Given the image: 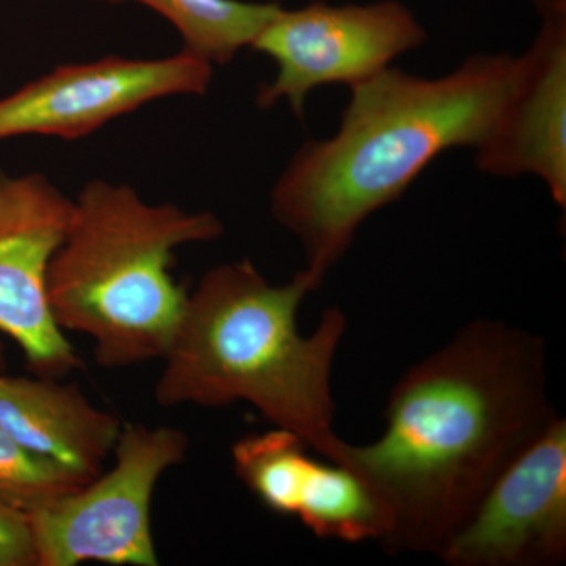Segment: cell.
<instances>
[{
  "label": "cell",
  "mask_w": 566,
  "mask_h": 566,
  "mask_svg": "<svg viewBox=\"0 0 566 566\" xmlns=\"http://www.w3.org/2000/svg\"><path fill=\"white\" fill-rule=\"evenodd\" d=\"M557 417L545 340L479 319L401 376L381 438L367 446L340 439L329 461L356 472L375 495L387 553L439 556L495 479Z\"/></svg>",
  "instance_id": "1"
},
{
  "label": "cell",
  "mask_w": 566,
  "mask_h": 566,
  "mask_svg": "<svg viewBox=\"0 0 566 566\" xmlns=\"http://www.w3.org/2000/svg\"><path fill=\"white\" fill-rule=\"evenodd\" d=\"M516 55H469L438 77L389 66L349 88L337 132L305 142L271 191V212L303 245L305 270L324 281L371 214L400 199L453 148L479 150L499 122Z\"/></svg>",
  "instance_id": "2"
},
{
  "label": "cell",
  "mask_w": 566,
  "mask_h": 566,
  "mask_svg": "<svg viewBox=\"0 0 566 566\" xmlns=\"http://www.w3.org/2000/svg\"><path fill=\"white\" fill-rule=\"evenodd\" d=\"M322 283L305 268L283 285L268 282L249 260L212 268L188 294L156 401L166 408L248 401L329 461L340 441L331 371L348 323L329 307L311 337L297 329L301 303Z\"/></svg>",
  "instance_id": "3"
},
{
  "label": "cell",
  "mask_w": 566,
  "mask_h": 566,
  "mask_svg": "<svg viewBox=\"0 0 566 566\" xmlns=\"http://www.w3.org/2000/svg\"><path fill=\"white\" fill-rule=\"evenodd\" d=\"M222 232L210 211L151 205L129 186L87 182L48 271L55 323L91 337L103 367L163 359L188 303L170 273L175 251Z\"/></svg>",
  "instance_id": "4"
},
{
  "label": "cell",
  "mask_w": 566,
  "mask_h": 566,
  "mask_svg": "<svg viewBox=\"0 0 566 566\" xmlns=\"http://www.w3.org/2000/svg\"><path fill=\"white\" fill-rule=\"evenodd\" d=\"M186 450L188 438L177 428H122L109 472L28 515L35 566L158 565L151 497Z\"/></svg>",
  "instance_id": "5"
},
{
  "label": "cell",
  "mask_w": 566,
  "mask_h": 566,
  "mask_svg": "<svg viewBox=\"0 0 566 566\" xmlns=\"http://www.w3.org/2000/svg\"><path fill=\"white\" fill-rule=\"evenodd\" d=\"M427 39L423 25L400 0L279 7L251 44L277 66L274 80L260 87L256 106L271 109L285 102L297 118H304L305 103L315 88L356 87L401 55L419 50Z\"/></svg>",
  "instance_id": "6"
},
{
  "label": "cell",
  "mask_w": 566,
  "mask_h": 566,
  "mask_svg": "<svg viewBox=\"0 0 566 566\" xmlns=\"http://www.w3.org/2000/svg\"><path fill=\"white\" fill-rule=\"evenodd\" d=\"M211 81L212 63L186 50L150 61L111 55L59 66L0 99V140L81 139L156 99L205 95Z\"/></svg>",
  "instance_id": "7"
},
{
  "label": "cell",
  "mask_w": 566,
  "mask_h": 566,
  "mask_svg": "<svg viewBox=\"0 0 566 566\" xmlns=\"http://www.w3.org/2000/svg\"><path fill=\"white\" fill-rule=\"evenodd\" d=\"M439 557L450 566L564 564L566 422L560 416L495 479Z\"/></svg>",
  "instance_id": "8"
},
{
  "label": "cell",
  "mask_w": 566,
  "mask_h": 566,
  "mask_svg": "<svg viewBox=\"0 0 566 566\" xmlns=\"http://www.w3.org/2000/svg\"><path fill=\"white\" fill-rule=\"evenodd\" d=\"M73 208V200L41 175L0 172V333L48 376L80 365L48 300V271Z\"/></svg>",
  "instance_id": "9"
},
{
  "label": "cell",
  "mask_w": 566,
  "mask_h": 566,
  "mask_svg": "<svg viewBox=\"0 0 566 566\" xmlns=\"http://www.w3.org/2000/svg\"><path fill=\"white\" fill-rule=\"evenodd\" d=\"M542 24L516 57L509 102L493 133L475 150L480 172L534 175L566 207V0H532Z\"/></svg>",
  "instance_id": "10"
},
{
  "label": "cell",
  "mask_w": 566,
  "mask_h": 566,
  "mask_svg": "<svg viewBox=\"0 0 566 566\" xmlns=\"http://www.w3.org/2000/svg\"><path fill=\"white\" fill-rule=\"evenodd\" d=\"M308 450L282 428L248 434L232 447L234 472L266 509L296 517L318 538L381 542L385 515L363 479Z\"/></svg>",
  "instance_id": "11"
},
{
  "label": "cell",
  "mask_w": 566,
  "mask_h": 566,
  "mask_svg": "<svg viewBox=\"0 0 566 566\" xmlns=\"http://www.w3.org/2000/svg\"><path fill=\"white\" fill-rule=\"evenodd\" d=\"M0 427L85 483L102 474L122 433L117 417L95 408L76 386L10 376H0Z\"/></svg>",
  "instance_id": "12"
},
{
  "label": "cell",
  "mask_w": 566,
  "mask_h": 566,
  "mask_svg": "<svg viewBox=\"0 0 566 566\" xmlns=\"http://www.w3.org/2000/svg\"><path fill=\"white\" fill-rule=\"evenodd\" d=\"M137 2L170 22L180 33L185 48L214 65H226L238 52L251 48L264 24L279 10L275 2L243 0H96Z\"/></svg>",
  "instance_id": "13"
},
{
  "label": "cell",
  "mask_w": 566,
  "mask_h": 566,
  "mask_svg": "<svg viewBox=\"0 0 566 566\" xmlns=\"http://www.w3.org/2000/svg\"><path fill=\"white\" fill-rule=\"evenodd\" d=\"M84 485L80 476L25 449L0 427V505L31 515Z\"/></svg>",
  "instance_id": "14"
},
{
  "label": "cell",
  "mask_w": 566,
  "mask_h": 566,
  "mask_svg": "<svg viewBox=\"0 0 566 566\" xmlns=\"http://www.w3.org/2000/svg\"><path fill=\"white\" fill-rule=\"evenodd\" d=\"M0 566H35L29 517L6 505H0Z\"/></svg>",
  "instance_id": "15"
}]
</instances>
